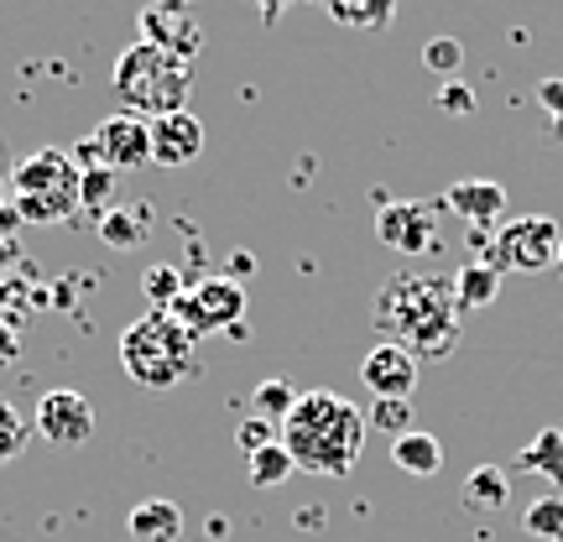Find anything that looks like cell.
I'll use <instances>...</instances> for the list:
<instances>
[{
  "mask_svg": "<svg viewBox=\"0 0 563 542\" xmlns=\"http://www.w3.org/2000/svg\"><path fill=\"white\" fill-rule=\"evenodd\" d=\"M511 469H517V475H548L553 490L563 496V428H543V433L511 460Z\"/></svg>",
  "mask_w": 563,
  "mask_h": 542,
  "instance_id": "cell-16",
  "label": "cell"
},
{
  "mask_svg": "<svg viewBox=\"0 0 563 542\" xmlns=\"http://www.w3.org/2000/svg\"><path fill=\"white\" fill-rule=\"evenodd\" d=\"M141 287H146V298H152V302L162 308V313H167V308L178 302V292L188 287V281H183L178 272H173V266H152V272L141 277Z\"/></svg>",
  "mask_w": 563,
  "mask_h": 542,
  "instance_id": "cell-28",
  "label": "cell"
},
{
  "mask_svg": "<svg viewBox=\"0 0 563 542\" xmlns=\"http://www.w3.org/2000/svg\"><path fill=\"white\" fill-rule=\"evenodd\" d=\"M167 313H173V319H178L194 340H203V334H241L245 292H241V281H230V277L188 281Z\"/></svg>",
  "mask_w": 563,
  "mask_h": 542,
  "instance_id": "cell-7",
  "label": "cell"
},
{
  "mask_svg": "<svg viewBox=\"0 0 563 542\" xmlns=\"http://www.w3.org/2000/svg\"><path fill=\"white\" fill-rule=\"evenodd\" d=\"M553 272H559V277H563V245H559V262H553Z\"/></svg>",
  "mask_w": 563,
  "mask_h": 542,
  "instance_id": "cell-36",
  "label": "cell"
},
{
  "mask_svg": "<svg viewBox=\"0 0 563 542\" xmlns=\"http://www.w3.org/2000/svg\"><path fill=\"white\" fill-rule=\"evenodd\" d=\"M125 532H131V542H183L178 501H162V496L136 501L131 506V517H125Z\"/></svg>",
  "mask_w": 563,
  "mask_h": 542,
  "instance_id": "cell-15",
  "label": "cell"
},
{
  "mask_svg": "<svg viewBox=\"0 0 563 542\" xmlns=\"http://www.w3.org/2000/svg\"><path fill=\"white\" fill-rule=\"evenodd\" d=\"M365 428H382L391 439H402V433H412V402L407 397H376L365 412Z\"/></svg>",
  "mask_w": 563,
  "mask_h": 542,
  "instance_id": "cell-25",
  "label": "cell"
},
{
  "mask_svg": "<svg viewBox=\"0 0 563 542\" xmlns=\"http://www.w3.org/2000/svg\"><path fill=\"white\" fill-rule=\"evenodd\" d=\"M454 302H460V313H475V308H490L496 292H501V272L490 262H470L454 272Z\"/></svg>",
  "mask_w": 563,
  "mask_h": 542,
  "instance_id": "cell-17",
  "label": "cell"
},
{
  "mask_svg": "<svg viewBox=\"0 0 563 542\" xmlns=\"http://www.w3.org/2000/svg\"><path fill=\"white\" fill-rule=\"evenodd\" d=\"M79 167H104V173H136V167H152V121L141 115H110V121L95 125V136L79 141L74 152Z\"/></svg>",
  "mask_w": 563,
  "mask_h": 542,
  "instance_id": "cell-8",
  "label": "cell"
},
{
  "mask_svg": "<svg viewBox=\"0 0 563 542\" xmlns=\"http://www.w3.org/2000/svg\"><path fill=\"white\" fill-rule=\"evenodd\" d=\"M235 443H241L245 454H256V449H266V443H277V439H272V422H266V418H251V422H241Z\"/></svg>",
  "mask_w": 563,
  "mask_h": 542,
  "instance_id": "cell-31",
  "label": "cell"
},
{
  "mask_svg": "<svg viewBox=\"0 0 563 542\" xmlns=\"http://www.w3.org/2000/svg\"><path fill=\"white\" fill-rule=\"evenodd\" d=\"M422 63H428V74H443V79H460L464 68V47L454 37H433L422 47Z\"/></svg>",
  "mask_w": 563,
  "mask_h": 542,
  "instance_id": "cell-27",
  "label": "cell"
},
{
  "mask_svg": "<svg viewBox=\"0 0 563 542\" xmlns=\"http://www.w3.org/2000/svg\"><path fill=\"white\" fill-rule=\"evenodd\" d=\"M203 152V121L199 115H162L152 121V167H188Z\"/></svg>",
  "mask_w": 563,
  "mask_h": 542,
  "instance_id": "cell-13",
  "label": "cell"
},
{
  "mask_svg": "<svg viewBox=\"0 0 563 542\" xmlns=\"http://www.w3.org/2000/svg\"><path fill=\"white\" fill-rule=\"evenodd\" d=\"M522 532L538 542H563V496L559 490H548L538 501H527L522 511Z\"/></svg>",
  "mask_w": 563,
  "mask_h": 542,
  "instance_id": "cell-22",
  "label": "cell"
},
{
  "mask_svg": "<svg viewBox=\"0 0 563 542\" xmlns=\"http://www.w3.org/2000/svg\"><path fill=\"white\" fill-rule=\"evenodd\" d=\"M11 209L26 224H63L84 209V167L63 146H42L37 157L11 167Z\"/></svg>",
  "mask_w": 563,
  "mask_h": 542,
  "instance_id": "cell-5",
  "label": "cell"
},
{
  "mask_svg": "<svg viewBox=\"0 0 563 542\" xmlns=\"http://www.w3.org/2000/svg\"><path fill=\"white\" fill-rule=\"evenodd\" d=\"M11 203V157H5V136H0V209Z\"/></svg>",
  "mask_w": 563,
  "mask_h": 542,
  "instance_id": "cell-33",
  "label": "cell"
},
{
  "mask_svg": "<svg viewBox=\"0 0 563 542\" xmlns=\"http://www.w3.org/2000/svg\"><path fill=\"white\" fill-rule=\"evenodd\" d=\"M538 104H543L553 121H563V79H543V84H538Z\"/></svg>",
  "mask_w": 563,
  "mask_h": 542,
  "instance_id": "cell-32",
  "label": "cell"
},
{
  "mask_svg": "<svg viewBox=\"0 0 563 542\" xmlns=\"http://www.w3.org/2000/svg\"><path fill=\"white\" fill-rule=\"evenodd\" d=\"M506 501H511V475H506L501 464L470 469V480H464V506H475V511H501Z\"/></svg>",
  "mask_w": 563,
  "mask_h": 542,
  "instance_id": "cell-20",
  "label": "cell"
},
{
  "mask_svg": "<svg viewBox=\"0 0 563 542\" xmlns=\"http://www.w3.org/2000/svg\"><path fill=\"white\" fill-rule=\"evenodd\" d=\"M37 433L47 443H58V449H79V443H89L95 439V407H89V397L68 391V386L47 391V397L37 402Z\"/></svg>",
  "mask_w": 563,
  "mask_h": 542,
  "instance_id": "cell-11",
  "label": "cell"
},
{
  "mask_svg": "<svg viewBox=\"0 0 563 542\" xmlns=\"http://www.w3.org/2000/svg\"><path fill=\"white\" fill-rule=\"evenodd\" d=\"M115 173H104V167H84V209H89V214H110V209H115Z\"/></svg>",
  "mask_w": 563,
  "mask_h": 542,
  "instance_id": "cell-26",
  "label": "cell"
},
{
  "mask_svg": "<svg viewBox=\"0 0 563 542\" xmlns=\"http://www.w3.org/2000/svg\"><path fill=\"white\" fill-rule=\"evenodd\" d=\"M287 5H298V0H256V11H262V21H277Z\"/></svg>",
  "mask_w": 563,
  "mask_h": 542,
  "instance_id": "cell-34",
  "label": "cell"
},
{
  "mask_svg": "<svg viewBox=\"0 0 563 542\" xmlns=\"http://www.w3.org/2000/svg\"><path fill=\"white\" fill-rule=\"evenodd\" d=\"M292 469H298V464H292V454L282 449V439L251 454V485H256V490H272V485H282L287 475H292Z\"/></svg>",
  "mask_w": 563,
  "mask_h": 542,
  "instance_id": "cell-24",
  "label": "cell"
},
{
  "mask_svg": "<svg viewBox=\"0 0 563 542\" xmlns=\"http://www.w3.org/2000/svg\"><path fill=\"white\" fill-rule=\"evenodd\" d=\"M282 449L308 475H350L365 449V412L340 391H302L282 422Z\"/></svg>",
  "mask_w": 563,
  "mask_h": 542,
  "instance_id": "cell-2",
  "label": "cell"
},
{
  "mask_svg": "<svg viewBox=\"0 0 563 542\" xmlns=\"http://www.w3.org/2000/svg\"><path fill=\"white\" fill-rule=\"evenodd\" d=\"M26 449V422L16 418V407L0 402V464H11Z\"/></svg>",
  "mask_w": 563,
  "mask_h": 542,
  "instance_id": "cell-29",
  "label": "cell"
},
{
  "mask_svg": "<svg viewBox=\"0 0 563 542\" xmlns=\"http://www.w3.org/2000/svg\"><path fill=\"white\" fill-rule=\"evenodd\" d=\"M563 230L548 214H517V220L496 224V235L485 241V262L496 272H548L559 262Z\"/></svg>",
  "mask_w": 563,
  "mask_h": 542,
  "instance_id": "cell-6",
  "label": "cell"
},
{
  "mask_svg": "<svg viewBox=\"0 0 563 542\" xmlns=\"http://www.w3.org/2000/svg\"><path fill=\"white\" fill-rule=\"evenodd\" d=\"M376 241H382L386 251H402V256L433 251V241H439V203H422V199L382 203V214H376Z\"/></svg>",
  "mask_w": 563,
  "mask_h": 542,
  "instance_id": "cell-9",
  "label": "cell"
},
{
  "mask_svg": "<svg viewBox=\"0 0 563 542\" xmlns=\"http://www.w3.org/2000/svg\"><path fill=\"white\" fill-rule=\"evenodd\" d=\"M439 110H449V115H470L475 110V89L464 79H443L439 84Z\"/></svg>",
  "mask_w": 563,
  "mask_h": 542,
  "instance_id": "cell-30",
  "label": "cell"
},
{
  "mask_svg": "<svg viewBox=\"0 0 563 542\" xmlns=\"http://www.w3.org/2000/svg\"><path fill=\"white\" fill-rule=\"evenodd\" d=\"M11 262H16V245H11L5 235H0V266H11Z\"/></svg>",
  "mask_w": 563,
  "mask_h": 542,
  "instance_id": "cell-35",
  "label": "cell"
},
{
  "mask_svg": "<svg viewBox=\"0 0 563 542\" xmlns=\"http://www.w3.org/2000/svg\"><path fill=\"white\" fill-rule=\"evenodd\" d=\"M391 460H397V469H407V475H439L443 469V443L433 439V433H402V439H391Z\"/></svg>",
  "mask_w": 563,
  "mask_h": 542,
  "instance_id": "cell-19",
  "label": "cell"
},
{
  "mask_svg": "<svg viewBox=\"0 0 563 542\" xmlns=\"http://www.w3.org/2000/svg\"><path fill=\"white\" fill-rule=\"evenodd\" d=\"M443 209H454L460 220L490 230V224H506V188L501 182H485V178L454 182V188L443 193Z\"/></svg>",
  "mask_w": 563,
  "mask_h": 542,
  "instance_id": "cell-14",
  "label": "cell"
},
{
  "mask_svg": "<svg viewBox=\"0 0 563 542\" xmlns=\"http://www.w3.org/2000/svg\"><path fill=\"white\" fill-rule=\"evenodd\" d=\"M323 5L340 26H355V32H382L397 16V0H323Z\"/></svg>",
  "mask_w": 563,
  "mask_h": 542,
  "instance_id": "cell-21",
  "label": "cell"
},
{
  "mask_svg": "<svg viewBox=\"0 0 563 542\" xmlns=\"http://www.w3.org/2000/svg\"><path fill=\"white\" fill-rule=\"evenodd\" d=\"M188 89H194V63L167 53V47L131 42L115 63V95H121L125 115H141V121L178 115L188 104Z\"/></svg>",
  "mask_w": 563,
  "mask_h": 542,
  "instance_id": "cell-4",
  "label": "cell"
},
{
  "mask_svg": "<svg viewBox=\"0 0 563 542\" xmlns=\"http://www.w3.org/2000/svg\"><path fill=\"white\" fill-rule=\"evenodd\" d=\"M141 42H152V47H167V53H178V58L194 63L203 42V26L194 16V5L188 0H152L146 11H141Z\"/></svg>",
  "mask_w": 563,
  "mask_h": 542,
  "instance_id": "cell-10",
  "label": "cell"
},
{
  "mask_svg": "<svg viewBox=\"0 0 563 542\" xmlns=\"http://www.w3.org/2000/svg\"><path fill=\"white\" fill-rule=\"evenodd\" d=\"M376 323L391 344L412 350L418 361H449L460 344V302L454 281L443 277H391L376 298Z\"/></svg>",
  "mask_w": 563,
  "mask_h": 542,
  "instance_id": "cell-1",
  "label": "cell"
},
{
  "mask_svg": "<svg viewBox=\"0 0 563 542\" xmlns=\"http://www.w3.org/2000/svg\"><path fill=\"white\" fill-rule=\"evenodd\" d=\"M121 365L125 376L146 386V391H173L199 370V340L173 313L152 308L146 319H136L121 334Z\"/></svg>",
  "mask_w": 563,
  "mask_h": 542,
  "instance_id": "cell-3",
  "label": "cell"
},
{
  "mask_svg": "<svg viewBox=\"0 0 563 542\" xmlns=\"http://www.w3.org/2000/svg\"><path fill=\"white\" fill-rule=\"evenodd\" d=\"M100 235H104V245H115V251H136V245L152 235V209H146V203H121V209H110L100 220Z\"/></svg>",
  "mask_w": 563,
  "mask_h": 542,
  "instance_id": "cell-18",
  "label": "cell"
},
{
  "mask_svg": "<svg viewBox=\"0 0 563 542\" xmlns=\"http://www.w3.org/2000/svg\"><path fill=\"white\" fill-rule=\"evenodd\" d=\"M361 381L371 397H407L412 402V391H418V355L402 350V344L382 340L361 361Z\"/></svg>",
  "mask_w": 563,
  "mask_h": 542,
  "instance_id": "cell-12",
  "label": "cell"
},
{
  "mask_svg": "<svg viewBox=\"0 0 563 542\" xmlns=\"http://www.w3.org/2000/svg\"><path fill=\"white\" fill-rule=\"evenodd\" d=\"M298 397L302 391H292L287 376H266V381L251 391V407H256V418H266V422H287V412L298 407Z\"/></svg>",
  "mask_w": 563,
  "mask_h": 542,
  "instance_id": "cell-23",
  "label": "cell"
}]
</instances>
